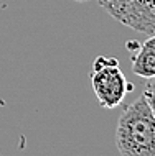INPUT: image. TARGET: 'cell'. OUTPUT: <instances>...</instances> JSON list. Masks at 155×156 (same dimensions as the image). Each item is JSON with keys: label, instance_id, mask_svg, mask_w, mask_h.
<instances>
[{"label": "cell", "instance_id": "cell-3", "mask_svg": "<svg viewBox=\"0 0 155 156\" xmlns=\"http://www.w3.org/2000/svg\"><path fill=\"white\" fill-rule=\"evenodd\" d=\"M132 71L134 74L140 77L150 79L155 77V48L153 46L144 43L140 44L139 51L132 59Z\"/></svg>", "mask_w": 155, "mask_h": 156}, {"label": "cell", "instance_id": "cell-4", "mask_svg": "<svg viewBox=\"0 0 155 156\" xmlns=\"http://www.w3.org/2000/svg\"><path fill=\"white\" fill-rule=\"evenodd\" d=\"M144 97H145V100H147L150 110H152L153 117H155V77L147 79L145 87H144Z\"/></svg>", "mask_w": 155, "mask_h": 156}, {"label": "cell", "instance_id": "cell-5", "mask_svg": "<svg viewBox=\"0 0 155 156\" xmlns=\"http://www.w3.org/2000/svg\"><path fill=\"white\" fill-rule=\"evenodd\" d=\"M74 2H89V0H74Z\"/></svg>", "mask_w": 155, "mask_h": 156}, {"label": "cell", "instance_id": "cell-1", "mask_svg": "<svg viewBox=\"0 0 155 156\" xmlns=\"http://www.w3.org/2000/svg\"><path fill=\"white\" fill-rule=\"evenodd\" d=\"M116 146L122 156H155V117L144 94L120 113Z\"/></svg>", "mask_w": 155, "mask_h": 156}, {"label": "cell", "instance_id": "cell-2", "mask_svg": "<svg viewBox=\"0 0 155 156\" xmlns=\"http://www.w3.org/2000/svg\"><path fill=\"white\" fill-rule=\"evenodd\" d=\"M91 82L98 102L104 108L119 107L129 89L125 76L116 58H96L91 71Z\"/></svg>", "mask_w": 155, "mask_h": 156}]
</instances>
